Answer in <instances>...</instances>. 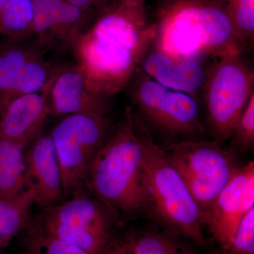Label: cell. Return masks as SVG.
<instances>
[{
    "instance_id": "6da1fadb",
    "label": "cell",
    "mask_w": 254,
    "mask_h": 254,
    "mask_svg": "<svg viewBox=\"0 0 254 254\" xmlns=\"http://www.w3.org/2000/svg\"><path fill=\"white\" fill-rule=\"evenodd\" d=\"M154 36L145 9L118 0L97 14L72 51L93 89L111 98L126 88Z\"/></svg>"
},
{
    "instance_id": "7a4b0ae2",
    "label": "cell",
    "mask_w": 254,
    "mask_h": 254,
    "mask_svg": "<svg viewBox=\"0 0 254 254\" xmlns=\"http://www.w3.org/2000/svg\"><path fill=\"white\" fill-rule=\"evenodd\" d=\"M146 128L134 110L127 107L90 168L86 187L116 215H133L150 208L143 165Z\"/></svg>"
},
{
    "instance_id": "3957f363",
    "label": "cell",
    "mask_w": 254,
    "mask_h": 254,
    "mask_svg": "<svg viewBox=\"0 0 254 254\" xmlns=\"http://www.w3.org/2000/svg\"><path fill=\"white\" fill-rule=\"evenodd\" d=\"M151 46L179 59H215L245 48L214 0H155Z\"/></svg>"
},
{
    "instance_id": "277c9868",
    "label": "cell",
    "mask_w": 254,
    "mask_h": 254,
    "mask_svg": "<svg viewBox=\"0 0 254 254\" xmlns=\"http://www.w3.org/2000/svg\"><path fill=\"white\" fill-rule=\"evenodd\" d=\"M143 152L150 208L175 232L197 245H206L198 205L162 147L153 141L148 128L143 135Z\"/></svg>"
},
{
    "instance_id": "5b68a950",
    "label": "cell",
    "mask_w": 254,
    "mask_h": 254,
    "mask_svg": "<svg viewBox=\"0 0 254 254\" xmlns=\"http://www.w3.org/2000/svg\"><path fill=\"white\" fill-rule=\"evenodd\" d=\"M242 53L223 55L208 67L203 90L207 123L214 141L222 144L254 93V68Z\"/></svg>"
},
{
    "instance_id": "8992f818",
    "label": "cell",
    "mask_w": 254,
    "mask_h": 254,
    "mask_svg": "<svg viewBox=\"0 0 254 254\" xmlns=\"http://www.w3.org/2000/svg\"><path fill=\"white\" fill-rule=\"evenodd\" d=\"M162 148L198 205L202 220L240 168L237 164V151L223 148L214 140H190Z\"/></svg>"
},
{
    "instance_id": "52a82bcc",
    "label": "cell",
    "mask_w": 254,
    "mask_h": 254,
    "mask_svg": "<svg viewBox=\"0 0 254 254\" xmlns=\"http://www.w3.org/2000/svg\"><path fill=\"white\" fill-rule=\"evenodd\" d=\"M115 214L96 198L73 193L71 199L46 208L38 226L89 254H103L111 245Z\"/></svg>"
},
{
    "instance_id": "ba28073f",
    "label": "cell",
    "mask_w": 254,
    "mask_h": 254,
    "mask_svg": "<svg viewBox=\"0 0 254 254\" xmlns=\"http://www.w3.org/2000/svg\"><path fill=\"white\" fill-rule=\"evenodd\" d=\"M107 116L92 114L66 115L50 135L61 168L64 195L83 190L95 155L110 132Z\"/></svg>"
},
{
    "instance_id": "9c48e42d",
    "label": "cell",
    "mask_w": 254,
    "mask_h": 254,
    "mask_svg": "<svg viewBox=\"0 0 254 254\" xmlns=\"http://www.w3.org/2000/svg\"><path fill=\"white\" fill-rule=\"evenodd\" d=\"M133 105L148 121L173 136H202L198 99L160 84L137 68L128 85Z\"/></svg>"
},
{
    "instance_id": "30bf717a",
    "label": "cell",
    "mask_w": 254,
    "mask_h": 254,
    "mask_svg": "<svg viewBox=\"0 0 254 254\" xmlns=\"http://www.w3.org/2000/svg\"><path fill=\"white\" fill-rule=\"evenodd\" d=\"M47 52L31 36L0 41V114L17 97L48 86L59 66L48 61Z\"/></svg>"
},
{
    "instance_id": "8fae6325",
    "label": "cell",
    "mask_w": 254,
    "mask_h": 254,
    "mask_svg": "<svg viewBox=\"0 0 254 254\" xmlns=\"http://www.w3.org/2000/svg\"><path fill=\"white\" fill-rule=\"evenodd\" d=\"M254 207V163L240 167L202 217L214 241L225 254L242 219Z\"/></svg>"
},
{
    "instance_id": "7c38bea8",
    "label": "cell",
    "mask_w": 254,
    "mask_h": 254,
    "mask_svg": "<svg viewBox=\"0 0 254 254\" xmlns=\"http://www.w3.org/2000/svg\"><path fill=\"white\" fill-rule=\"evenodd\" d=\"M31 36L48 50H73L89 26L88 14L66 0H33Z\"/></svg>"
},
{
    "instance_id": "4fadbf2b",
    "label": "cell",
    "mask_w": 254,
    "mask_h": 254,
    "mask_svg": "<svg viewBox=\"0 0 254 254\" xmlns=\"http://www.w3.org/2000/svg\"><path fill=\"white\" fill-rule=\"evenodd\" d=\"M52 116L92 114L107 116L110 98L100 94L91 86L77 64L59 66L49 88Z\"/></svg>"
},
{
    "instance_id": "5bb4252c",
    "label": "cell",
    "mask_w": 254,
    "mask_h": 254,
    "mask_svg": "<svg viewBox=\"0 0 254 254\" xmlns=\"http://www.w3.org/2000/svg\"><path fill=\"white\" fill-rule=\"evenodd\" d=\"M51 82L43 91L21 95L6 105L0 114V140L14 142L25 148L41 134L52 116L49 102Z\"/></svg>"
},
{
    "instance_id": "9a60e30c",
    "label": "cell",
    "mask_w": 254,
    "mask_h": 254,
    "mask_svg": "<svg viewBox=\"0 0 254 254\" xmlns=\"http://www.w3.org/2000/svg\"><path fill=\"white\" fill-rule=\"evenodd\" d=\"M24 155L28 187L34 190L36 203L45 208L59 203L64 197L63 177L50 135L40 134L31 142Z\"/></svg>"
},
{
    "instance_id": "2e32d148",
    "label": "cell",
    "mask_w": 254,
    "mask_h": 254,
    "mask_svg": "<svg viewBox=\"0 0 254 254\" xmlns=\"http://www.w3.org/2000/svg\"><path fill=\"white\" fill-rule=\"evenodd\" d=\"M138 68L160 84L193 95L197 99L203 90L208 70L202 60L173 58L152 46Z\"/></svg>"
},
{
    "instance_id": "e0dca14e",
    "label": "cell",
    "mask_w": 254,
    "mask_h": 254,
    "mask_svg": "<svg viewBox=\"0 0 254 254\" xmlns=\"http://www.w3.org/2000/svg\"><path fill=\"white\" fill-rule=\"evenodd\" d=\"M28 187L24 148L0 140V198H14Z\"/></svg>"
},
{
    "instance_id": "ac0fdd59",
    "label": "cell",
    "mask_w": 254,
    "mask_h": 254,
    "mask_svg": "<svg viewBox=\"0 0 254 254\" xmlns=\"http://www.w3.org/2000/svg\"><path fill=\"white\" fill-rule=\"evenodd\" d=\"M34 203L36 195L30 187L14 198H0V254L18 232L28 226Z\"/></svg>"
},
{
    "instance_id": "d6986e66",
    "label": "cell",
    "mask_w": 254,
    "mask_h": 254,
    "mask_svg": "<svg viewBox=\"0 0 254 254\" xmlns=\"http://www.w3.org/2000/svg\"><path fill=\"white\" fill-rule=\"evenodd\" d=\"M33 0H8L0 10V39L31 36Z\"/></svg>"
},
{
    "instance_id": "ffe728a7",
    "label": "cell",
    "mask_w": 254,
    "mask_h": 254,
    "mask_svg": "<svg viewBox=\"0 0 254 254\" xmlns=\"http://www.w3.org/2000/svg\"><path fill=\"white\" fill-rule=\"evenodd\" d=\"M231 21L242 46H254V0H214Z\"/></svg>"
},
{
    "instance_id": "44dd1931",
    "label": "cell",
    "mask_w": 254,
    "mask_h": 254,
    "mask_svg": "<svg viewBox=\"0 0 254 254\" xmlns=\"http://www.w3.org/2000/svg\"><path fill=\"white\" fill-rule=\"evenodd\" d=\"M132 254H195L173 237L156 232H146L127 241Z\"/></svg>"
},
{
    "instance_id": "7402d4cb",
    "label": "cell",
    "mask_w": 254,
    "mask_h": 254,
    "mask_svg": "<svg viewBox=\"0 0 254 254\" xmlns=\"http://www.w3.org/2000/svg\"><path fill=\"white\" fill-rule=\"evenodd\" d=\"M23 254H89L52 236L37 225L28 229L23 242Z\"/></svg>"
},
{
    "instance_id": "603a6c76",
    "label": "cell",
    "mask_w": 254,
    "mask_h": 254,
    "mask_svg": "<svg viewBox=\"0 0 254 254\" xmlns=\"http://www.w3.org/2000/svg\"><path fill=\"white\" fill-rule=\"evenodd\" d=\"M232 149L247 150L254 143V93L250 97L245 110L232 131Z\"/></svg>"
},
{
    "instance_id": "cb8c5ba5",
    "label": "cell",
    "mask_w": 254,
    "mask_h": 254,
    "mask_svg": "<svg viewBox=\"0 0 254 254\" xmlns=\"http://www.w3.org/2000/svg\"><path fill=\"white\" fill-rule=\"evenodd\" d=\"M224 254H254V207L242 219L231 245Z\"/></svg>"
},
{
    "instance_id": "d4e9b609",
    "label": "cell",
    "mask_w": 254,
    "mask_h": 254,
    "mask_svg": "<svg viewBox=\"0 0 254 254\" xmlns=\"http://www.w3.org/2000/svg\"><path fill=\"white\" fill-rule=\"evenodd\" d=\"M112 242L108 250L103 254H132L127 242Z\"/></svg>"
},
{
    "instance_id": "484cf974",
    "label": "cell",
    "mask_w": 254,
    "mask_h": 254,
    "mask_svg": "<svg viewBox=\"0 0 254 254\" xmlns=\"http://www.w3.org/2000/svg\"><path fill=\"white\" fill-rule=\"evenodd\" d=\"M118 1L128 6L145 9V0H118Z\"/></svg>"
},
{
    "instance_id": "4316f807",
    "label": "cell",
    "mask_w": 254,
    "mask_h": 254,
    "mask_svg": "<svg viewBox=\"0 0 254 254\" xmlns=\"http://www.w3.org/2000/svg\"><path fill=\"white\" fill-rule=\"evenodd\" d=\"M101 1H103L106 6H110V5L113 4L115 1H114V0H101Z\"/></svg>"
},
{
    "instance_id": "83f0119b",
    "label": "cell",
    "mask_w": 254,
    "mask_h": 254,
    "mask_svg": "<svg viewBox=\"0 0 254 254\" xmlns=\"http://www.w3.org/2000/svg\"><path fill=\"white\" fill-rule=\"evenodd\" d=\"M8 0H0V10L4 6Z\"/></svg>"
},
{
    "instance_id": "f1b7e54d",
    "label": "cell",
    "mask_w": 254,
    "mask_h": 254,
    "mask_svg": "<svg viewBox=\"0 0 254 254\" xmlns=\"http://www.w3.org/2000/svg\"><path fill=\"white\" fill-rule=\"evenodd\" d=\"M0 41H1V40H0Z\"/></svg>"
}]
</instances>
